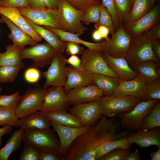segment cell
<instances>
[{
	"label": "cell",
	"instance_id": "obj_1",
	"mask_svg": "<svg viewBox=\"0 0 160 160\" xmlns=\"http://www.w3.org/2000/svg\"><path fill=\"white\" fill-rule=\"evenodd\" d=\"M102 116L72 143L64 160H95L96 152L104 143L115 139L117 125L112 119Z\"/></svg>",
	"mask_w": 160,
	"mask_h": 160
},
{
	"label": "cell",
	"instance_id": "obj_2",
	"mask_svg": "<svg viewBox=\"0 0 160 160\" xmlns=\"http://www.w3.org/2000/svg\"><path fill=\"white\" fill-rule=\"evenodd\" d=\"M85 11L77 9L61 0L56 14L60 29L79 36L87 30L81 21Z\"/></svg>",
	"mask_w": 160,
	"mask_h": 160
},
{
	"label": "cell",
	"instance_id": "obj_3",
	"mask_svg": "<svg viewBox=\"0 0 160 160\" xmlns=\"http://www.w3.org/2000/svg\"><path fill=\"white\" fill-rule=\"evenodd\" d=\"M23 142L24 144L35 147L40 151L51 152L59 155V140L49 128L25 130Z\"/></svg>",
	"mask_w": 160,
	"mask_h": 160
},
{
	"label": "cell",
	"instance_id": "obj_4",
	"mask_svg": "<svg viewBox=\"0 0 160 160\" xmlns=\"http://www.w3.org/2000/svg\"><path fill=\"white\" fill-rule=\"evenodd\" d=\"M125 58L132 69L138 65L150 60L155 61L159 64L153 53L152 41L144 33L133 39Z\"/></svg>",
	"mask_w": 160,
	"mask_h": 160
},
{
	"label": "cell",
	"instance_id": "obj_5",
	"mask_svg": "<svg viewBox=\"0 0 160 160\" xmlns=\"http://www.w3.org/2000/svg\"><path fill=\"white\" fill-rule=\"evenodd\" d=\"M46 89L39 84L29 87L19 99L15 113L18 119L27 116L41 108Z\"/></svg>",
	"mask_w": 160,
	"mask_h": 160
},
{
	"label": "cell",
	"instance_id": "obj_6",
	"mask_svg": "<svg viewBox=\"0 0 160 160\" xmlns=\"http://www.w3.org/2000/svg\"><path fill=\"white\" fill-rule=\"evenodd\" d=\"M158 100L141 101L130 111L118 115L122 127L137 131L141 130L143 119L156 104Z\"/></svg>",
	"mask_w": 160,
	"mask_h": 160
},
{
	"label": "cell",
	"instance_id": "obj_7",
	"mask_svg": "<svg viewBox=\"0 0 160 160\" xmlns=\"http://www.w3.org/2000/svg\"><path fill=\"white\" fill-rule=\"evenodd\" d=\"M111 35L110 40H105L102 52L114 57L125 58L133 38L121 24Z\"/></svg>",
	"mask_w": 160,
	"mask_h": 160
},
{
	"label": "cell",
	"instance_id": "obj_8",
	"mask_svg": "<svg viewBox=\"0 0 160 160\" xmlns=\"http://www.w3.org/2000/svg\"><path fill=\"white\" fill-rule=\"evenodd\" d=\"M100 100L102 115L107 117L130 111L141 101L132 96L118 97L104 96Z\"/></svg>",
	"mask_w": 160,
	"mask_h": 160
},
{
	"label": "cell",
	"instance_id": "obj_9",
	"mask_svg": "<svg viewBox=\"0 0 160 160\" xmlns=\"http://www.w3.org/2000/svg\"><path fill=\"white\" fill-rule=\"evenodd\" d=\"M57 52L49 43L43 42L21 49L20 55L21 60L29 59L33 61V65L43 68L49 65Z\"/></svg>",
	"mask_w": 160,
	"mask_h": 160
},
{
	"label": "cell",
	"instance_id": "obj_10",
	"mask_svg": "<svg viewBox=\"0 0 160 160\" xmlns=\"http://www.w3.org/2000/svg\"><path fill=\"white\" fill-rule=\"evenodd\" d=\"M66 58L63 53H57L47 70L42 73L46 79L43 87L45 89L51 86L63 87L66 81L68 67Z\"/></svg>",
	"mask_w": 160,
	"mask_h": 160
},
{
	"label": "cell",
	"instance_id": "obj_11",
	"mask_svg": "<svg viewBox=\"0 0 160 160\" xmlns=\"http://www.w3.org/2000/svg\"><path fill=\"white\" fill-rule=\"evenodd\" d=\"M81 55L82 69L94 73L118 77L108 66L101 52L88 48L84 50Z\"/></svg>",
	"mask_w": 160,
	"mask_h": 160
},
{
	"label": "cell",
	"instance_id": "obj_12",
	"mask_svg": "<svg viewBox=\"0 0 160 160\" xmlns=\"http://www.w3.org/2000/svg\"><path fill=\"white\" fill-rule=\"evenodd\" d=\"M100 100L73 105L69 108V111L78 117L84 126H91L103 116Z\"/></svg>",
	"mask_w": 160,
	"mask_h": 160
},
{
	"label": "cell",
	"instance_id": "obj_13",
	"mask_svg": "<svg viewBox=\"0 0 160 160\" xmlns=\"http://www.w3.org/2000/svg\"><path fill=\"white\" fill-rule=\"evenodd\" d=\"M69 105L63 87L51 86L46 89L40 111L43 112L55 111L67 112Z\"/></svg>",
	"mask_w": 160,
	"mask_h": 160
},
{
	"label": "cell",
	"instance_id": "obj_14",
	"mask_svg": "<svg viewBox=\"0 0 160 160\" xmlns=\"http://www.w3.org/2000/svg\"><path fill=\"white\" fill-rule=\"evenodd\" d=\"M50 121L51 125L58 136L60 142L59 154L63 160L72 143L79 136L86 132L90 127H70Z\"/></svg>",
	"mask_w": 160,
	"mask_h": 160
},
{
	"label": "cell",
	"instance_id": "obj_15",
	"mask_svg": "<svg viewBox=\"0 0 160 160\" xmlns=\"http://www.w3.org/2000/svg\"><path fill=\"white\" fill-rule=\"evenodd\" d=\"M20 14L35 23L60 29L56 14V9H33L30 7L18 8Z\"/></svg>",
	"mask_w": 160,
	"mask_h": 160
},
{
	"label": "cell",
	"instance_id": "obj_16",
	"mask_svg": "<svg viewBox=\"0 0 160 160\" xmlns=\"http://www.w3.org/2000/svg\"><path fill=\"white\" fill-rule=\"evenodd\" d=\"M103 96L102 91L92 84L71 89L66 93L67 102L72 105L99 100Z\"/></svg>",
	"mask_w": 160,
	"mask_h": 160
},
{
	"label": "cell",
	"instance_id": "obj_17",
	"mask_svg": "<svg viewBox=\"0 0 160 160\" xmlns=\"http://www.w3.org/2000/svg\"><path fill=\"white\" fill-rule=\"evenodd\" d=\"M147 84L138 75L132 80H120L118 87L109 96L118 97L132 96L142 100L145 95Z\"/></svg>",
	"mask_w": 160,
	"mask_h": 160
},
{
	"label": "cell",
	"instance_id": "obj_18",
	"mask_svg": "<svg viewBox=\"0 0 160 160\" xmlns=\"http://www.w3.org/2000/svg\"><path fill=\"white\" fill-rule=\"evenodd\" d=\"M160 20V7L159 5L158 4L138 20L124 27L126 31L134 38L159 23Z\"/></svg>",
	"mask_w": 160,
	"mask_h": 160
},
{
	"label": "cell",
	"instance_id": "obj_19",
	"mask_svg": "<svg viewBox=\"0 0 160 160\" xmlns=\"http://www.w3.org/2000/svg\"><path fill=\"white\" fill-rule=\"evenodd\" d=\"M68 67L67 76L63 87L66 93L71 89L92 84L94 73L86 70L77 71L72 67Z\"/></svg>",
	"mask_w": 160,
	"mask_h": 160
},
{
	"label": "cell",
	"instance_id": "obj_20",
	"mask_svg": "<svg viewBox=\"0 0 160 160\" xmlns=\"http://www.w3.org/2000/svg\"><path fill=\"white\" fill-rule=\"evenodd\" d=\"M0 14L9 18L14 24L30 35L36 42L41 41L43 38L39 35L26 21L18 8L0 6Z\"/></svg>",
	"mask_w": 160,
	"mask_h": 160
},
{
	"label": "cell",
	"instance_id": "obj_21",
	"mask_svg": "<svg viewBox=\"0 0 160 160\" xmlns=\"http://www.w3.org/2000/svg\"><path fill=\"white\" fill-rule=\"evenodd\" d=\"M109 67L121 80H129L138 75L129 66L125 58H116L102 53Z\"/></svg>",
	"mask_w": 160,
	"mask_h": 160
},
{
	"label": "cell",
	"instance_id": "obj_22",
	"mask_svg": "<svg viewBox=\"0 0 160 160\" xmlns=\"http://www.w3.org/2000/svg\"><path fill=\"white\" fill-rule=\"evenodd\" d=\"M127 137L131 144L135 143L141 148L152 145L160 147V127L148 130L141 129Z\"/></svg>",
	"mask_w": 160,
	"mask_h": 160
},
{
	"label": "cell",
	"instance_id": "obj_23",
	"mask_svg": "<svg viewBox=\"0 0 160 160\" xmlns=\"http://www.w3.org/2000/svg\"><path fill=\"white\" fill-rule=\"evenodd\" d=\"M0 15V23H5L11 32L8 37L12 41L13 44L23 49L26 45L31 46L38 43L8 17L1 14Z\"/></svg>",
	"mask_w": 160,
	"mask_h": 160
},
{
	"label": "cell",
	"instance_id": "obj_24",
	"mask_svg": "<svg viewBox=\"0 0 160 160\" xmlns=\"http://www.w3.org/2000/svg\"><path fill=\"white\" fill-rule=\"evenodd\" d=\"M26 21L39 35L44 39L58 53H63L65 51L66 42L52 31L36 24L23 16Z\"/></svg>",
	"mask_w": 160,
	"mask_h": 160
},
{
	"label": "cell",
	"instance_id": "obj_25",
	"mask_svg": "<svg viewBox=\"0 0 160 160\" xmlns=\"http://www.w3.org/2000/svg\"><path fill=\"white\" fill-rule=\"evenodd\" d=\"M50 126V121L40 110L20 119L18 122V126L24 130L47 129Z\"/></svg>",
	"mask_w": 160,
	"mask_h": 160
},
{
	"label": "cell",
	"instance_id": "obj_26",
	"mask_svg": "<svg viewBox=\"0 0 160 160\" xmlns=\"http://www.w3.org/2000/svg\"><path fill=\"white\" fill-rule=\"evenodd\" d=\"M154 0H133L131 12L121 25L128 26L149 12L154 7Z\"/></svg>",
	"mask_w": 160,
	"mask_h": 160
},
{
	"label": "cell",
	"instance_id": "obj_27",
	"mask_svg": "<svg viewBox=\"0 0 160 160\" xmlns=\"http://www.w3.org/2000/svg\"><path fill=\"white\" fill-rule=\"evenodd\" d=\"M43 112L50 121L57 124L73 127L84 126L78 117L70 113L60 111Z\"/></svg>",
	"mask_w": 160,
	"mask_h": 160
},
{
	"label": "cell",
	"instance_id": "obj_28",
	"mask_svg": "<svg viewBox=\"0 0 160 160\" xmlns=\"http://www.w3.org/2000/svg\"><path fill=\"white\" fill-rule=\"evenodd\" d=\"M21 49L13 44L8 45L6 47L5 52H0V67L19 66L21 68H24V64L20 55Z\"/></svg>",
	"mask_w": 160,
	"mask_h": 160
},
{
	"label": "cell",
	"instance_id": "obj_29",
	"mask_svg": "<svg viewBox=\"0 0 160 160\" xmlns=\"http://www.w3.org/2000/svg\"><path fill=\"white\" fill-rule=\"evenodd\" d=\"M120 79L118 77L94 73L92 84L99 88L104 96H109L118 87Z\"/></svg>",
	"mask_w": 160,
	"mask_h": 160
},
{
	"label": "cell",
	"instance_id": "obj_30",
	"mask_svg": "<svg viewBox=\"0 0 160 160\" xmlns=\"http://www.w3.org/2000/svg\"><path fill=\"white\" fill-rule=\"evenodd\" d=\"M44 28L50 30L56 34L63 41L65 42L68 41H73L82 44L87 47L88 48L94 50L102 52L103 47L105 41L97 43L88 42L79 38L76 35L67 32L60 29L53 28L47 26H43Z\"/></svg>",
	"mask_w": 160,
	"mask_h": 160
},
{
	"label": "cell",
	"instance_id": "obj_31",
	"mask_svg": "<svg viewBox=\"0 0 160 160\" xmlns=\"http://www.w3.org/2000/svg\"><path fill=\"white\" fill-rule=\"evenodd\" d=\"M159 63L152 60L145 62L135 67L132 69L147 83L160 79L159 72Z\"/></svg>",
	"mask_w": 160,
	"mask_h": 160
},
{
	"label": "cell",
	"instance_id": "obj_32",
	"mask_svg": "<svg viewBox=\"0 0 160 160\" xmlns=\"http://www.w3.org/2000/svg\"><path fill=\"white\" fill-rule=\"evenodd\" d=\"M24 131L20 128L14 131L5 145L0 149V160H8L12 153L20 148Z\"/></svg>",
	"mask_w": 160,
	"mask_h": 160
},
{
	"label": "cell",
	"instance_id": "obj_33",
	"mask_svg": "<svg viewBox=\"0 0 160 160\" xmlns=\"http://www.w3.org/2000/svg\"><path fill=\"white\" fill-rule=\"evenodd\" d=\"M132 144L127 136H124L118 139H112L102 144L97 150L95 160H98L103 155L117 148L126 149L130 147Z\"/></svg>",
	"mask_w": 160,
	"mask_h": 160
},
{
	"label": "cell",
	"instance_id": "obj_34",
	"mask_svg": "<svg viewBox=\"0 0 160 160\" xmlns=\"http://www.w3.org/2000/svg\"><path fill=\"white\" fill-rule=\"evenodd\" d=\"M160 127V102L153 107L144 118L141 123V129L150 130Z\"/></svg>",
	"mask_w": 160,
	"mask_h": 160
},
{
	"label": "cell",
	"instance_id": "obj_35",
	"mask_svg": "<svg viewBox=\"0 0 160 160\" xmlns=\"http://www.w3.org/2000/svg\"><path fill=\"white\" fill-rule=\"evenodd\" d=\"M115 9L121 24L130 13L133 0H113Z\"/></svg>",
	"mask_w": 160,
	"mask_h": 160
},
{
	"label": "cell",
	"instance_id": "obj_36",
	"mask_svg": "<svg viewBox=\"0 0 160 160\" xmlns=\"http://www.w3.org/2000/svg\"><path fill=\"white\" fill-rule=\"evenodd\" d=\"M18 120L15 111L0 106V126L9 125L17 127Z\"/></svg>",
	"mask_w": 160,
	"mask_h": 160
},
{
	"label": "cell",
	"instance_id": "obj_37",
	"mask_svg": "<svg viewBox=\"0 0 160 160\" xmlns=\"http://www.w3.org/2000/svg\"><path fill=\"white\" fill-rule=\"evenodd\" d=\"M21 68L19 66L0 67V83L3 84L13 82Z\"/></svg>",
	"mask_w": 160,
	"mask_h": 160
},
{
	"label": "cell",
	"instance_id": "obj_38",
	"mask_svg": "<svg viewBox=\"0 0 160 160\" xmlns=\"http://www.w3.org/2000/svg\"><path fill=\"white\" fill-rule=\"evenodd\" d=\"M108 28L111 34L115 32L113 23L110 14L108 10L101 4L100 5V13L98 22L95 24L94 27L97 29L100 26Z\"/></svg>",
	"mask_w": 160,
	"mask_h": 160
},
{
	"label": "cell",
	"instance_id": "obj_39",
	"mask_svg": "<svg viewBox=\"0 0 160 160\" xmlns=\"http://www.w3.org/2000/svg\"><path fill=\"white\" fill-rule=\"evenodd\" d=\"M160 99V79L147 83L145 95L142 100L147 101Z\"/></svg>",
	"mask_w": 160,
	"mask_h": 160
},
{
	"label": "cell",
	"instance_id": "obj_40",
	"mask_svg": "<svg viewBox=\"0 0 160 160\" xmlns=\"http://www.w3.org/2000/svg\"><path fill=\"white\" fill-rule=\"evenodd\" d=\"M100 4L94 5L87 9L83 16L81 22L86 25L97 23L100 17Z\"/></svg>",
	"mask_w": 160,
	"mask_h": 160
},
{
	"label": "cell",
	"instance_id": "obj_41",
	"mask_svg": "<svg viewBox=\"0 0 160 160\" xmlns=\"http://www.w3.org/2000/svg\"><path fill=\"white\" fill-rule=\"evenodd\" d=\"M20 97L18 91L10 95H0V106L15 111Z\"/></svg>",
	"mask_w": 160,
	"mask_h": 160
},
{
	"label": "cell",
	"instance_id": "obj_42",
	"mask_svg": "<svg viewBox=\"0 0 160 160\" xmlns=\"http://www.w3.org/2000/svg\"><path fill=\"white\" fill-rule=\"evenodd\" d=\"M130 151V147L124 149L117 148L103 155L98 160H125Z\"/></svg>",
	"mask_w": 160,
	"mask_h": 160
},
{
	"label": "cell",
	"instance_id": "obj_43",
	"mask_svg": "<svg viewBox=\"0 0 160 160\" xmlns=\"http://www.w3.org/2000/svg\"><path fill=\"white\" fill-rule=\"evenodd\" d=\"M24 146L19 160H39L40 151L35 147L28 144Z\"/></svg>",
	"mask_w": 160,
	"mask_h": 160
},
{
	"label": "cell",
	"instance_id": "obj_44",
	"mask_svg": "<svg viewBox=\"0 0 160 160\" xmlns=\"http://www.w3.org/2000/svg\"><path fill=\"white\" fill-rule=\"evenodd\" d=\"M73 7L79 10L85 11L89 7L100 4V0H65Z\"/></svg>",
	"mask_w": 160,
	"mask_h": 160
},
{
	"label": "cell",
	"instance_id": "obj_45",
	"mask_svg": "<svg viewBox=\"0 0 160 160\" xmlns=\"http://www.w3.org/2000/svg\"><path fill=\"white\" fill-rule=\"evenodd\" d=\"M101 4L109 12L112 17L115 31L121 25L116 13L113 0H101Z\"/></svg>",
	"mask_w": 160,
	"mask_h": 160
},
{
	"label": "cell",
	"instance_id": "obj_46",
	"mask_svg": "<svg viewBox=\"0 0 160 160\" xmlns=\"http://www.w3.org/2000/svg\"><path fill=\"white\" fill-rule=\"evenodd\" d=\"M41 76L40 71L35 67L29 68L25 71L24 77L25 80L30 83H37Z\"/></svg>",
	"mask_w": 160,
	"mask_h": 160
},
{
	"label": "cell",
	"instance_id": "obj_47",
	"mask_svg": "<svg viewBox=\"0 0 160 160\" xmlns=\"http://www.w3.org/2000/svg\"><path fill=\"white\" fill-rule=\"evenodd\" d=\"M65 53L68 55H81L84 51V48L81 47L79 44L73 41H65Z\"/></svg>",
	"mask_w": 160,
	"mask_h": 160
},
{
	"label": "cell",
	"instance_id": "obj_48",
	"mask_svg": "<svg viewBox=\"0 0 160 160\" xmlns=\"http://www.w3.org/2000/svg\"><path fill=\"white\" fill-rule=\"evenodd\" d=\"M0 6L18 8L30 7L27 0H1Z\"/></svg>",
	"mask_w": 160,
	"mask_h": 160
},
{
	"label": "cell",
	"instance_id": "obj_49",
	"mask_svg": "<svg viewBox=\"0 0 160 160\" xmlns=\"http://www.w3.org/2000/svg\"><path fill=\"white\" fill-rule=\"evenodd\" d=\"M144 33L146 36L152 41L160 40V23L155 25L149 31Z\"/></svg>",
	"mask_w": 160,
	"mask_h": 160
},
{
	"label": "cell",
	"instance_id": "obj_50",
	"mask_svg": "<svg viewBox=\"0 0 160 160\" xmlns=\"http://www.w3.org/2000/svg\"><path fill=\"white\" fill-rule=\"evenodd\" d=\"M67 63L70 64L75 70L80 71L82 69L81 60L77 55H73L65 59Z\"/></svg>",
	"mask_w": 160,
	"mask_h": 160
},
{
	"label": "cell",
	"instance_id": "obj_51",
	"mask_svg": "<svg viewBox=\"0 0 160 160\" xmlns=\"http://www.w3.org/2000/svg\"><path fill=\"white\" fill-rule=\"evenodd\" d=\"M63 160L59 155L55 153L40 151L39 160Z\"/></svg>",
	"mask_w": 160,
	"mask_h": 160
},
{
	"label": "cell",
	"instance_id": "obj_52",
	"mask_svg": "<svg viewBox=\"0 0 160 160\" xmlns=\"http://www.w3.org/2000/svg\"><path fill=\"white\" fill-rule=\"evenodd\" d=\"M30 8L33 9L46 8L42 0H27Z\"/></svg>",
	"mask_w": 160,
	"mask_h": 160
},
{
	"label": "cell",
	"instance_id": "obj_53",
	"mask_svg": "<svg viewBox=\"0 0 160 160\" xmlns=\"http://www.w3.org/2000/svg\"><path fill=\"white\" fill-rule=\"evenodd\" d=\"M152 49L154 55L159 62L160 61V41H152Z\"/></svg>",
	"mask_w": 160,
	"mask_h": 160
},
{
	"label": "cell",
	"instance_id": "obj_54",
	"mask_svg": "<svg viewBox=\"0 0 160 160\" xmlns=\"http://www.w3.org/2000/svg\"><path fill=\"white\" fill-rule=\"evenodd\" d=\"M46 8L54 9L57 8L61 0H42Z\"/></svg>",
	"mask_w": 160,
	"mask_h": 160
},
{
	"label": "cell",
	"instance_id": "obj_55",
	"mask_svg": "<svg viewBox=\"0 0 160 160\" xmlns=\"http://www.w3.org/2000/svg\"><path fill=\"white\" fill-rule=\"evenodd\" d=\"M97 30L103 39H104L107 41L110 40V38L108 37V35L110 33V30L108 28L105 26L101 25L100 26Z\"/></svg>",
	"mask_w": 160,
	"mask_h": 160
},
{
	"label": "cell",
	"instance_id": "obj_56",
	"mask_svg": "<svg viewBox=\"0 0 160 160\" xmlns=\"http://www.w3.org/2000/svg\"><path fill=\"white\" fill-rule=\"evenodd\" d=\"M12 127L11 126L7 125L0 128V146L2 143V136L10 133L13 129Z\"/></svg>",
	"mask_w": 160,
	"mask_h": 160
},
{
	"label": "cell",
	"instance_id": "obj_57",
	"mask_svg": "<svg viewBox=\"0 0 160 160\" xmlns=\"http://www.w3.org/2000/svg\"><path fill=\"white\" fill-rule=\"evenodd\" d=\"M141 158L138 150H136L134 152L128 154L125 160H140Z\"/></svg>",
	"mask_w": 160,
	"mask_h": 160
},
{
	"label": "cell",
	"instance_id": "obj_58",
	"mask_svg": "<svg viewBox=\"0 0 160 160\" xmlns=\"http://www.w3.org/2000/svg\"><path fill=\"white\" fill-rule=\"evenodd\" d=\"M151 160H160V147H159L158 150L155 152H153L151 154Z\"/></svg>",
	"mask_w": 160,
	"mask_h": 160
},
{
	"label": "cell",
	"instance_id": "obj_59",
	"mask_svg": "<svg viewBox=\"0 0 160 160\" xmlns=\"http://www.w3.org/2000/svg\"><path fill=\"white\" fill-rule=\"evenodd\" d=\"M93 39L95 41H98L101 40L103 38L98 31L96 29L92 34Z\"/></svg>",
	"mask_w": 160,
	"mask_h": 160
},
{
	"label": "cell",
	"instance_id": "obj_60",
	"mask_svg": "<svg viewBox=\"0 0 160 160\" xmlns=\"http://www.w3.org/2000/svg\"><path fill=\"white\" fill-rule=\"evenodd\" d=\"M2 88L0 85V92H1L2 91Z\"/></svg>",
	"mask_w": 160,
	"mask_h": 160
},
{
	"label": "cell",
	"instance_id": "obj_61",
	"mask_svg": "<svg viewBox=\"0 0 160 160\" xmlns=\"http://www.w3.org/2000/svg\"><path fill=\"white\" fill-rule=\"evenodd\" d=\"M158 0V1H160V0Z\"/></svg>",
	"mask_w": 160,
	"mask_h": 160
},
{
	"label": "cell",
	"instance_id": "obj_62",
	"mask_svg": "<svg viewBox=\"0 0 160 160\" xmlns=\"http://www.w3.org/2000/svg\"><path fill=\"white\" fill-rule=\"evenodd\" d=\"M1 0H0V1Z\"/></svg>",
	"mask_w": 160,
	"mask_h": 160
}]
</instances>
